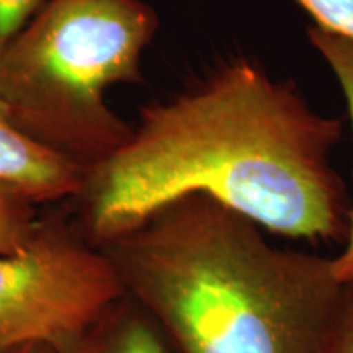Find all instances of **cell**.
<instances>
[{
    "instance_id": "cell-1",
    "label": "cell",
    "mask_w": 353,
    "mask_h": 353,
    "mask_svg": "<svg viewBox=\"0 0 353 353\" xmlns=\"http://www.w3.org/2000/svg\"><path fill=\"white\" fill-rule=\"evenodd\" d=\"M343 120L317 113L291 81L234 57L192 90L141 110L130 139L87 170L88 241L103 245L161 206L205 193L273 234L345 242L350 198L330 162Z\"/></svg>"
},
{
    "instance_id": "cell-2",
    "label": "cell",
    "mask_w": 353,
    "mask_h": 353,
    "mask_svg": "<svg viewBox=\"0 0 353 353\" xmlns=\"http://www.w3.org/2000/svg\"><path fill=\"white\" fill-rule=\"evenodd\" d=\"M100 247L176 353H324L345 286L332 259L272 245L205 193Z\"/></svg>"
},
{
    "instance_id": "cell-3",
    "label": "cell",
    "mask_w": 353,
    "mask_h": 353,
    "mask_svg": "<svg viewBox=\"0 0 353 353\" xmlns=\"http://www.w3.org/2000/svg\"><path fill=\"white\" fill-rule=\"evenodd\" d=\"M157 26L143 0H50L0 56V105L33 141L94 169L132 132L105 92L141 81Z\"/></svg>"
},
{
    "instance_id": "cell-4",
    "label": "cell",
    "mask_w": 353,
    "mask_h": 353,
    "mask_svg": "<svg viewBox=\"0 0 353 353\" xmlns=\"http://www.w3.org/2000/svg\"><path fill=\"white\" fill-rule=\"evenodd\" d=\"M123 298L120 276L100 245L43 221L25 250L0 255V353L28 345L56 352Z\"/></svg>"
},
{
    "instance_id": "cell-5",
    "label": "cell",
    "mask_w": 353,
    "mask_h": 353,
    "mask_svg": "<svg viewBox=\"0 0 353 353\" xmlns=\"http://www.w3.org/2000/svg\"><path fill=\"white\" fill-rule=\"evenodd\" d=\"M85 176L83 167L21 132L0 105V183L39 205L77 198Z\"/></svg>"
},
{
    "instance_id": "cell-6",
    "label": "cell",
    "mask_w": 353,
    "mask_h": 353,
    "mask_svg": "<svg viewBox=\"0 0 353 353\" xmlns=\"http://www.w3.org/2000/svg\"><path fill=\"white\" fill-rule=\"evenodd\" d=\"M54 353H176L164 330L131 298L118 301L85 332Z\"/></svg>"
},
{
    "instance_id": "cell-7",
    "label": "cell",
    "mask_w": 353,
    "mask_h": 353,
    "mask_svg": "<svg viewBox=\"0 0 353 353\" xmlns=\"http://www.w3.org/2000/svg\"><path fill=\"white\" fill-rule=\"evenodd\" d=\"M309 43L324 57L332 69L343 97H345L348 114L353 126V41L341 34H335L319 26L311 25L307 28ZM332 273L342 285L353 283V206L348 219V232L343 242L342 252L332 259Z\"/></svg>"
},
{
    "instance_id": "cell-8",
    "label": "cell",
    "mask_w": 353,
    "mask_h": 353,
    "mask_svg": "<svg viewBox=\"0 0 353 353\" xmlns=\"http://www.w3.org/2000/svg\"><path fill=\"white\" fill-rule=\"evenodd\" d=\"M41 226L37 203L0 183V255L25 250L34 241Z\"/></svg>"
},
{
    "instance_id": "cell-9",
    "label": "cell",
    "mask_w": 353,
    "mask_h": 353,
    "mask_svg": "<svg viewBox=\"0 0 353 353\" xmlns=\"http://www.w3.org/2000/svg\"><path fill=\"white\" fill-rule=\"evenodd\" d=\"M314 25L353 41V0H294Z\"/></svg>"
},
{
    "instance_id": "cell-10",
    "label": "cell",
    "mask_w": 353,
    "mask_h": 353,
    "mask_svg": "<svg viewBox=\"0 0 353 353\" xmlns=\"http://www.w3.org/2000/svg\"><path fill=\"white\" fill-rule=\"evenodd\" d=\"M46 0H0V56L19 38Z\"/></svg>"
},
{
    "instance_id": "cell-11",
    "label": "cell",
    "mask_w": 353,
    "mask_h": 353,
    "mask_svg": "<svg viewBox=\"0 0 353 353\" xmlns=\"http://www.w3.org/2000/svg\"><path fill=\"white\" fill-rule=\"evenodd\" d=\"M324 353H353V283L343 286L341 307L329 334Z\"/></svg>"
},
{
    "instance_id": "cell-12",
    "label": "cell",
    "mask_w": 353,
    "mask_h": 353,
    "mask_svg": "<svg viewBox=\"0 0 353 353\" xmlns=\"http://www.w3.org/2000/svg\"><path fill=\"white\" fill-rule=\"evenodd\" d=\"M10 353H54V352L46 345H28V347H21L19 350H13Z\"/></svg>"
}]
</instances>
